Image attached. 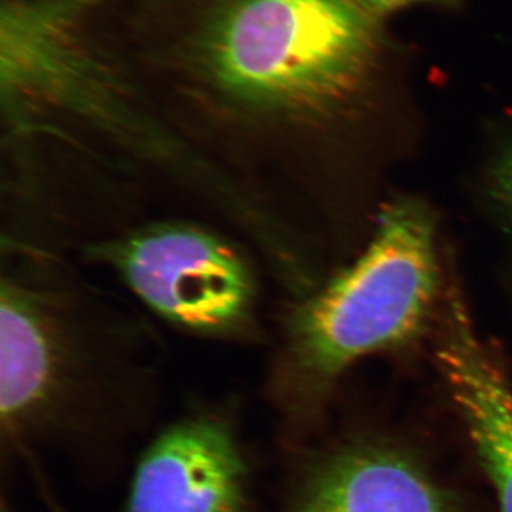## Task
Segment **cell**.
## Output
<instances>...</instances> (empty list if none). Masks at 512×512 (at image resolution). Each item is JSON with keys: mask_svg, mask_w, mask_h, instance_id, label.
Masks as SVG:
<instances>
[{"mask_svg": "<svg viewBox=\"0 0 512 512\" xmlns=\"http://www.w3.org/2000/svg\"><path fill=\"white\" fill-rule=\"evenodd\" d=\"M70 295L19 266L0 284V421L12 456L59 457L89 484L120 473L156 417L150 370L87 330Z\"/></svg>", "mask_w": 512, "mask_h": 512, "instance_id": "obj_1", "label": "cell"}, {"mask_svg": "<svg viewBox=\"0 0 512 512\" xmlns=\"http://www.w3.org/2000/svg\"><path fill=\"white\" fill-rule=\"evenodd\" d=\"M379 52L356 0H211L190 62L217 103L262 123L332 109L366 83Z\"/></svg>", "mask_w": 512, "mask_h": 512, "instance_id": "obj_2", "label": "cell"}, {"mask_svg": "<svg viewBox=\"0 0 512 512\" xmlns=\"http://www.w3.org/2000/svg\"><path fill=\"white\" fill-rule=\"evenodd\" d=\"M436 285L430 218L417 205H392L362 258L292 316L266 386L284 439L311 423L322 394L343 370L412 338Z\"/></svg>", "mask_w": 512, "mask_h": 512, "instance_id": "obj_3", "label": "cell"}, {"mask_svg": "<svg viewBox=\"0 0 512 512\" xmlns=\"http://www.w3.org/2000/svg\"><path fill=\"white\" fill-rule=\"evenodd\" d=\"M99 2L3 0L0 94L10 143L52 137L64 124L134 158L157 143L163 126L87 35L89 12Z\"/></svg>", "mask_w": 512, "mask_h": 512, "instance_id": "obj_4", "label": "cell"}, {"mask_svg": "<svg viewBox=\"0 0 512 512\" xmlns=\"http://www.w3.org/2000/svg\"><path fill=\"white\" fill-rule=\"evenodd\" d=\"M87 256L185 335L241 343L261 333L255 266L215 228L181 218L148 222L90 245Z\"/></svg>", "mask_w": 512, "mask_h": 512, "instance_id": "obj_5", "label": "cell"}, {"mask_svg": "<svg viewBox=\"0 0 512 512\" xmlns=\"http://www.w3.org/2000/svg\"><path fill=\"white\" fill-rule=\"evenodd\" d=\"M238 399L197 403L138 454L124 512H259Z\"/></svg>", "mask_w": 512, "mask_h": 512, "instance_id": "obj_6", "label": "cell"}, {"mask_svg": "<svg viewBox=\"0 0 512 512\" xmlns=\"http://www.w3.org/2000/svg\"><path fill=\"white\" fill-rule=\"evenodd\" d=\"M282 512H457L409 454L386 444H348L305 463Z\"/></svg>", "mask_w": 512, "mask_h": 512, "instance_id": "obj_7", "label": "cell"}, {"mask_svg": "<svg viewBox=\"0 0 512 512\" xmlns=\"http://www.w3.org/2000/svg\"><path fill=\"white\" fill-rule=\"evenodd\" d=\"M451 396L481 466L493 484L501 512H512V389L500 367L478 345L464 320L440 352Z\"/></svg>", "mask_w": 512, "mask_h": 512, "instance_id": "obj_8", "label": "cell"}, {"mask_svg": "<svg viewBox=\"0 0 512 512\" xmlns=\"http://www.w3.org/2000/svg\"><path fill=\"white\" fill-rule=\"evenodd\" d=\"M363 9L367 10L370 15L373 13H387L394 9L403 8V6L413 5L420 2H439L450 3L454 0H356Z\"/></svg>", "mask_w": 512, "mask_h": 512, "instance_id": "obj_9", "label": "cell"}, {"mask_svg": "<svg viewBox=\"0 0 512 512\" xmlns=\"http://www.w3.org/2000/svg\"><path fill=\"white\" fill-rule=\"evenodd\" d=\"M504 187L512 202V161L508 164L507 170L504 173Z\"/></svg>", "mask_w": 512, "mask_h": 512, "instance_id": "obj_10", "label": "cell"}]
</instances>
